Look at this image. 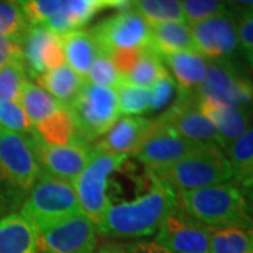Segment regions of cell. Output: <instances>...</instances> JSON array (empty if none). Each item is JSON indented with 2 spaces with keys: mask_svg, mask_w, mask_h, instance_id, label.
Here are the masks:
<instances>
[{
  "mask_svg": "<svg viewBox=\"0 0 253 253\" xmlns=\"http://www.w3.org/2000/svg\"><path fill=\"white\" fill-rule=\"evenodd\" d=\"M28 28L20 0H0V38L21 42Z\"/></svg>",
  "mask_w": 253,
  "mask_h": 253,
  "instance_id": "31",
  "label": "cell"
},
{
  "mask_svg": "<svg viewBox=\"0 0 253 253\" xmlns=\"http://www.w3.org/2000/svg\"><path fill=\"white\" fill-rule=\"evenodd\" d=\"M86 82L101 87L116 89L123 79L117 72L116 66L111 62L109 55L100 54L86 75Z\"/></svg>",
  "mask_w": 253,
  "mask_h": 253,
  "instance_id": "36",
  "label": "cell"
},
{
  "mask_svg": "<svg viewBox=\"0 0 253 253\" xmlns=\"http://www.w3.org/2000/svg\"><path fill=\"white\" fill-rule=\"evenodd\" d=\"M200 145L203 144L177 135L174 131L156 124L152 120L151 132L136 151L135 156L139 162L144 163L149 174H156L179 162Z\"/></svg>",
  "mask_w": 253,
  "mask_h": 253,
  "instance_id": "14",
  "label": "cell"
},
{
  "mask_svg": "<svg viewBox=\"0 0 253 253\" xmlns=\"http://www.w3.org/2000/svg\"><path fill=\"white\" fill-rule=\"evenodd\" d=\"M33 148L41 172L73 183L90 159L93 146L76 142L66 146H49L38 136L31 134Z\"/></svg>",
  "mask_w": 253,
  "mask_h": 253,
  "instance_id": "15",
  "label": "cell"
},
{
  "mask_svg": "<svg viewBox=\"0 0 253 253\" xmlns=\"http://www.w3.org/2000/svg\"><path fill=\"white\" fill-rule=\"evenodd\" d=\"M126 253H170L162 245L149 239H138L134 242L123 245Z\"/></svg>",
  "mask_w": 253,
  "mask_h": 253,
  "instance_id": "41",
  "label": "cell"
},
{
  "mask_svg": "<svg viewBox=\"0 0 253 253\" xmlns=\"http://www.w3.org/2000/svg\"><path fill=\"white\" fill-rule=\"evenodd\" d=\"M59 37L68 66L86 81V75L90 66L101 54L96 40L93 38L90 31L83 30H72Z\"/></svg>",
  "mask_w": 253,
  "mask_h": 253,
  "instance_id": "19",
  "label": "cell"
},
{
  "mask_svg": "<svg viewBox=\"0 0 253 253\" xmlns=\"http://www.w3.org/2000/svg\"><path fill=\"white\" fill-rule=\"evenodd\" d=\"M36 134L44 144L49 146H66V145L83 142L78 134V126L68 106L55 111L52 116L34 126Z\"/></svg>",
  "mask_w": 253,
  "mask_h": 253,
  "instance_id": "21",
  "label": "cell"
},
{
  "mask_svg": "<svg viewBox=\"0 0 253 253\" xmlns=\"http://www.w3.org/2000/svg\"><path fill=\"white\" fill-rule=\"evenodd\" d=\"M0 253H38L37 229L20 212L0 218Z\"/></svg>",
  "mask_w": 253,
  "mask_h": 253,
  "instance_id": "18",
  "label": "cell"
},
{
  "mask_svg": "<svg viewBox=\"0 0 253 253\" xmlns=\"http://www.w3.org/2000/svg\"><path fill=\"white\" fill-rule=\"evenodd\" d=\"M234 9H252L253 0H226Z\"/></svg>",
  "mask_w": 253,
  "mask_h": 253,
  "instance_id": "43",
  "label": "cell"
},
{
  "mask_svg": "<svg viewBox=\"0 0 253 253\" xmlns=\"http://www.w3.org/2000/svg\"><path fill=\"white\" fill-rule=\"evenodd\" d=\"M166 75H169V72L163 63L161 55L156 54L151 46H146L141 59L124 79V82L141 87H151Z\"/></svg>",
  "mask_w": 253,
  "mask_h": 253,
  "instance_id": "29",
  "label": "cell"
},
{
  "mask_svg": "<svg viewBox=\"0 0 253 253\" xmlns=\"http://www.w3.org/2000/svg\"><path fill=\"white\" fill-rule=\"evenodd\" d=\"M131 4L149 26L170 21L186 23L180 0H132Z\"/></svg>",
  "mask_w": 253,
  "mask_h": 253,
  "instance_id": "28",
  "label": "cell"
},
{
  "mask_svg": "<svg viewBox=\"0 0 253 253\" xmlns=\"http://www.w3.org/2000/svg\"><path fill=\"white\" fill-rule=\"evenodd\" d=\"M66 0H20V6L30 27L45 26V23L62 9Z\"/></svg>",
  "mask_w": 253,
  "mask_h": 253,
  "instance_id": "35",
  "label": "cell"
},
{
  "mask_svg": "<svg viewBox=\"0 0 253 253\" xmlns=\"http://www.w3.org/2000/svg\"><path fill=\"white\" fill-rule=\"evenodd\" d=\"M152 128V120L144 117H129L126 116L118 118L114 126L103 135L101 141L93 148L107 152L131 156L135 155Z\"/></svg>",
  "mask_w": 253,
  "mask_h": 253,
  "instance_id": "16",
  "label": "cell"
},
{
  "mask_svg": "<svg viewBox=\"0 0 253 253\" xmlns=\"http://www.w3.org/2000/svg\"><path fill=\"white\" fill-rule=\"evenodd\" d=\"M94 253H126L123 245H106Z\"/></svg>",
  "mask_w": 253,
  "mask_h": 253,
  "instance_id": "44",
  "label": "cell"
},
{
  "mask_svg": "<svg viewBox=\"0 0 253 253\" xmlns=\"http://www.w3.org/2000/svg\"><path fill=\"white\" fill-rule=\"evenodd\" d=\"M27 81L24 63H9L0 68V100L18 103L21 89Z\"/></svg>",
  "mask_w": 253,
  "mask_h": 253,
  "instance_id": "33",
  "label": "cell"
},
{
  "mask_svg": "<svg viewBox=\"0 0 253 253\" xmlns=\"http://www.w3.org/2000/svg\"><path fill=\"white\" fill-rule=\"evenodd\" d=\"M128 159L126 155L107 154L93 148L89 162L73 181L81 211L97 225L111 206L107 189L110 176Z\"/></svg>",
  "mask_w": 253,
  "mask_h": 253,
  "instance_id": "5",
  "label": "cell"
},
{
  "mask_svg": "<svg viewBox=\"0 0 253 253\" xmlns=\"http://www.w3.org/2000/svg\"><path fill=\"white\" fill-rule=\"evenodd\" d=\"M68 107L72 111L81 141L89 145L104 135L120 118L116 90L87 82Z\"/></svg>",
  "mask_w": 253,
  "mask_h": 253,
  "instance_id": "7",
  "label": "cell"
},
{
  "mask_svg": "<svg viewBox=\"0 0 253 253\" xmlns=\"http://www.w3.org/2000/svg\"><path fill=\"white\" fill-rule=\"evenodd\" d=\"M161 58L172 71L176 86L181 90H196L207 75L208 59L196 51L174 52Z\"/></svg>",
  "mask_w": 253,
  "mask_h": 253,
  "instance_id": "20",
  "label": "cell"
},
{
  "mask_svg": "<svg viewBox=\"0 0 253 253\" xmlns=\"http://www.w3.org/2000/svg\"><path fill=\"white\" fill-rule=\"evenodd\" d=\"M132 0H96L100 9H120L126 10Z\"/></svg>",
  "mask_w": 253,
  "mask_h": 253,
  "instance_id": "42",
  "label": "cell"
},
{
  "mask_svg": "<svg viewBox=\"0 0 253 253\" xmlns=\"http://www.w3.org/2000/svg\"><path fill=\"white\" fill-rule=\"evenodd\" d=\"M9 63H24L21 42L9 38H0V68Z\"/></svg>",
  "mask_w": 253,
  "mask_h": 253,
  "instance_id": "40",
  "label": "cell"
},
{
  "mask_svg": "<svg viewBox=\"0 0 253 253\" xmlns=\"http://www.w3.org/2000/svg\"><path fill=\"white\" fill-rule=\"evenodd\" d=\"M199 109L201 114L215 128L218 145L222 149H225L228 145L236 141L251 126V114L248 109H238L201 100H199Z\"/></svg>",
  "mask_w": 253,
  "mask_h": 253,
  "instance_id": "17",
  "label": "cell"
},
{
  "mask_svg": "<svg viewBox=\"0 0 253 253\" xmlns=\"http://www.w3.org/2000/svg\"><path fill=\"white\" fill-rule=\"evenodd\" d=\"M37 81L46 93H49L63 106H71L86 82L66 63L59 68L46 71L38 76Z\"/></svg>",
  "mask_w": 253,
  "mask_h": 253,
  "instance_id": "25",
  "label": "cell"
},
{
  "mask_svg": "<svg viewBox=\"0 0 253 253\" xmlns=\"http://www.w3.org/2000/svg\"><path fill=\"white\" fill-rule=\"evenodd\" d=\"M212 228L191 217L177 203L163 219L154 241L170 253H208Z\"/></svg>",
  "mask_w": 253,
  "mask_h": 253,
  "instance_id": "11",
  "label": "cell"
},
{
  "mask_svg": "<svg viewBox=\"0 0 253 253\" xmlns=\"http://www.w3.org/2000/svg\"><path fill=\"white\" fill-rule=\"evenodd\" d=\"M149 89H151V111H155V110L163 109L169 103L177 86L172 76L166 75Z\"/></svg>",
  "mask_w": 253,
  "mask_h": 253,
  "instance_id": "39",
  "label": "cell"
},
{
  "mask_svg": "<svg viewBox=\"0 0 253 253\" xmlns=\"http://www.w3.org/2000/svg\"><path fill=\"white\" fill-rule=\"evenodd\" d=\"M238 44L244 56L253 62V13L252 9H235Z\"/></svg>",
  "mask_w": 253,
  "mask_h": 253,
  "instance_id": "37",
  "label": "cell"
},
{
  "mask_svg": "<svg viewBox=\"0 0 253 253\" xmlns=\"http://www.w3.org/2000/svg\"><path fill=\"white\" fill-rule=\"evenodd\" d=\"M81 212L73 183L44 172L40 173L20 208V214L27 218L37 231H42Z\"/></svg>",
  "mask_w": 253,
  "mask_h": 253,
  "instance_id": "4",
  "label": "cell"
},
{
  "mask_svg": "<svg viewBox=\"0 0 253 253\" xmlns=\"http://www.w3.org/2000/svg\"><path fill=\"white\" fill-rule=\"evenodd\" d=\"M18 104L24 110L33 126L44 121L45 118L52 116L55 111L63 107V104L55 100L41 86L34 84L30 81L26 82L21 89Z\"/></svg>",
  "mask_w": 253,
  "mask_h": 253,
  "instance_id": "26",
  "label": "cell"
},
{
  "mask_svg": "<svg viewBox=\"0 0 253 253\" xmlns=\"http://www.w3.org/2000/svg\"><path fill=\"white\" fill-rule=\"evenodd\" d=\"M149 174V173H148ZM179 194L232 180V170L224 149L218 144H203L179 162L151 174Z\"/></svg>",
  "mask_w": 253,
  "mask_h": 253,
  "instance_id": "3",
  "label": "cell"
},
{
  "mask_svg": "<svg viewBox=\"0 0 253 253\" xmlns=\"http://www.w3.org/2000/svg\"><path fill=\"white\" fill-rule=\"evenodd\" d=\"M232 170V179L245 193L253 184V128L249 126L242 135L224 149Z\"/></svg>",
  "mask_w": 253,
  "mask_h": 253,
  "instance_id": "23",
  "label": "cell"
},
{
  "mask_svg": "<svg viewBox=\"0 0 253 253\" xmlns=\"http://www.w3.org/2000/svg\"><path fill=\"white\" fill-rule=\"evenodd\" d=\"M116 90L120 114L136 116L151 111V89L131 84L128 82H121Z\"/></svg>",
  "mask_w": 253,
  "mask_h": 253,
  "instance_id": "30",
  "label": "cell"
},
{
  "mask_svg": "<svg viewBox=\"0 0 253 253\" xmlns=\"http://www.w3.org/2000/svg\"><path fill=\"white\" fill-rule=\"evenodd\" d=\"M252 82L234 59H208L207 75L196 89V96L201 101L248 109L252 103Z\"/></svg>",
  "mask_w": 253,
  "mask_h": 253,
  "instance_id": "8",
  "label": "cell"
},
{
  "mask_svg": "<svg viewBox=\"0 0 253 253\" xmlns=\"http://www.w3.org/2000/svg\"><path fill=\"white\" fill-rule=\"evenodd\" d=\"M96 246L97 228L82 212L37 231L38 253H94Z\"/></svg>",
  "mask_w": 253,
  "mask_h": 253,
  "instance_id": "9",
  "label": "cell"
},
{
  "mask_svg": "<svg viewBox=\"0 0 253 253\" xmlns=\"http://www.w3.org/2000/svg\"><path fill=\"white\" fill-rule=\"evenodd\" d=\"M151 48L161 56L174 52L196 51L190 26L181 21L151 26Z\"/></svg>",
  "mask_w": 253,
  "mask_h": 253,
  "instance_id": "22",
  "label": "cell"
},
{
  "mask_svg": "<svg viewBox=\"0 0 253 253\" xmlns=\"http://www.w3.org/2000/svg\"><path fill=\"white\" fill-rule=\"evenodd\" d=\"M90 34L106 55L113 49L151 46V26L135 10H120L96 24Z\"/></svg>",
  "mask_w": 253,
  "mask_h": 253,
  "instance_id": "10",
  "label": "cell"
},
{
  "mask_svg": "<svg viewBox=\"0 0 253 253\" xmlns=\"http://www.w3.org/2000/svg\"><path fill=\"white\" fill-rule=\"evenodd\" d=\"M0 128L26 135H31L34 131V126L21 106L9 100H0Z\"/></svg>",
  "mask_w": 253,
  "mask_h": 253,
  "instance_id": "34",
  "label": "cell"
},
{
  "mask_svg": "<svg viewBox=\"0 0 253 253\" xmlns=\"http://www.w3.org/2000/svg\"><path fill=\"white\" fill-rule=\"evenodd\" d=\"M149 190L129 201L111 204L96 225L97 232L116 239H141L154 235L177 204V194L166 183L151 176Z\"/></svg>",
  "mask_w": 253,
  "mask_h": 253,
  "instance_id": "1",
  "label": "cell"
},
{
  "mask_svg": "<svg viewBox=\"0 0 253 253\" xmlns=\"http://www.w3.org/2000/svg\"><path fill=\"white\" fill-rule=\"evenodd\" d=\"M179 90V96L169 109L154 121L199 144H218V135L214 126L201 114L196 90Z\"/></svg>",
  "mask_w": 253,
  "mask_h": 253,
  "instance_id": "12",
  "label": "cell"
},
{
  "mask_svg": "<svg viewBox=\"0 0 253 253\" xmlns=\"http://www.w3.org/2000/svg\"><path fill=\"white\" fill-rule=\"evenodd\" d=\"M180 1L184 13V21L190 23V26L234 10V7L226 0H180Z\"/></svg>",
  "mask_w": 253,
  "mask_h": 253,
  "instance_id": "32",
  "label": "cell"
},
{
  "mask_svg": "<svg viewBox=\"0 0 253 253\" xmlns=\"http://www.w3.org/2000/svg\"><path fill=\"white\" fill-rule=\"evenodd\" d=\"M40 173L31 135L0 128V180L13 199H26Z\"/></svg>",
  "mask_w": 253,
  "mask_h": 253,
  "instance_id": "6",
  "label": "cell"
},
{
  "mask_svg": "<svg viewBox=\"0 0 253 253\" xmlns=\"http://www.w3.org/2000/svg\"><path fill=\"white\" fill-rule=\"evenodd\" d=\"M145 48H126V49H113V51H110V59H111L113 65L116 66V69L120 73L123 81L129 75V72L134 69V66L138 63V61L141 59Z\"/></svg>",
  "mask_w": 253,
  "mask_h": 253,
  "instance_id": "38",
  "label": "cell"
},
{
  "mask_svg": "<svg viewBox=\"0 0 253 253\" xmlns=\"http://www.w3.org/2000/svg\"><path fill=\"white\" fill-rule=\"evenodd\" d=\"M97 11L99 6L96 0H66L62 9L55 13L44 27L56 36H62L90 23Z\"/></svg>",
  "mask_w": 253,
  "mask_h": 253,
  "instance_id": "24",
  "label": "cell"
},
{
  "mask_svg": "<svg viewBox=\"0 0 253 253\" xmlns=\"http://www.w3.org/2000/svg\"><path fill=\"white\" fill-rule=\"evenodd\" d=\"M52 36L54 33H51L44 26L28 28V31L21 41V51H23L24 68L30 76L38 78L45 72L44 52Z\"/></svg>",
  "mask_w": 253,
  "mask_h": 253,
  "instance_id": "27",
  "label": "cell"
},
{
  "mask_svg": "<svg viewBox=\"0 0 253 253\" xmlns=\"http://www.w3.org/2000/svg\"><path fill=\"white\" fill-rule=\"evenodd\" d=\"M196 52L206 59H234L239 51L235 9L190 26Z\"/></svg>",
  "mask_w": 253,
  "mask_h": 253,
  "instance_id": "13",
  "label": "cell"
},
{
  "mask_svg": "<svg viewBox=\"0 0 253 253\" xmlns=\"http://www.w3.org/2000/svg\"><path fill=\"white\" fill-rule=\"evenodd\" d=\"M177 203L191 217L210 228L252 229L246 193L232 181L179 193Z\"/></svg>",
  "mask_w": 253,
  "mask_h": 253,
  "instance_id": "2",
  "label": "cell"
}]
</instances>
